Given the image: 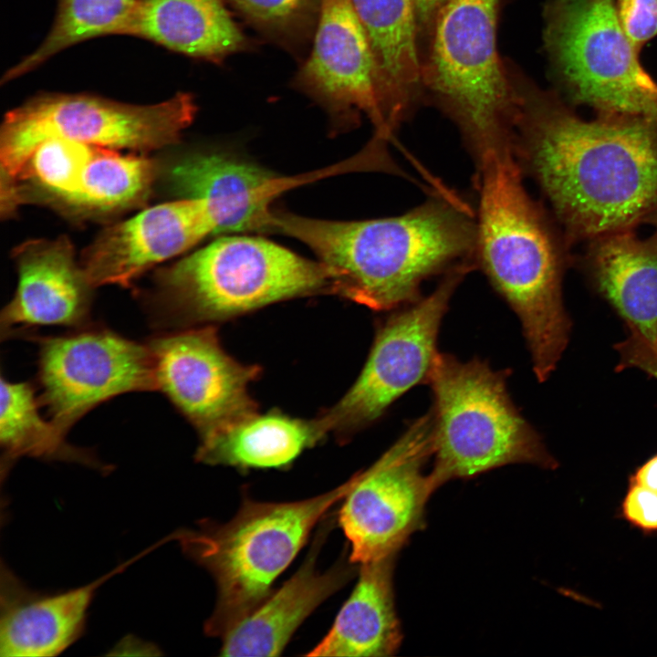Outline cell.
<instances>
[{"mask_svg":"<svg viewBox=\"0 0 657 657\" xmlns=\"http://www.w3.org/2000/svg\"><path fill=\"white\" fill-rule=\"evenodd\" d=\"M575 263L592 288L622 319L629 332L657 346V232L639 237L634 229L587 242Z\"/></svg>","mask_w":657,"mask_h":657,"instance_id":"cell-18","label":"cell"},{"mask_svg":"<svg viewBox=\"0 0 657 657\" xmlns=\"http://www.w3.org/2000/svg\"><path fill=\"white\" fill-rule=\"evenodd\" d=\"M193 97L178 93L151 105H132L90 95L49 94L7 112L1 127L2 171L15 178L36 148L66 138L110 149L153 150L176 142L193 122Z\"/></svg>","mask_w":657,"mask_h":657,"instance_id":"cell-9","label":"cell"},{"mask_svg":"<svg viewBox=\"0 0 657 657\" xmlns=\"http://www.w3.org/2000/svg\"><path fill=\"white\" fill-rule=\"evenodd\" d=\"M250 19L267 26H281L292 21L308 0H231Z\"/></svg>","mask_w":657,"mask_h":657,"instance_id":"cell-31","label":"cell"},{"mask_svg":"<svg viewBox=\"0 0 657 657\" xmlns=\"http://www.w3.org/2000/svg\"><path fill=\"white\" fill-rule=\"evenodd\" d=\"M324 291L332 282L321 262L263 237L227 235L161 273L151 315L159 326H188Z\"/></svg>","mask_w":657,"mask_h":657,"instance_id":"cell-5","label":"cell"},{"mask_svg":"<svg viewBox=\"0 0 657 657\" xmlns=\"http://www.w3.org/2000/svg\"><path fill=\"white\" fill-rule=\"evenodd\" d=\"M630 482L657 492V454L634 471L630 476Z\"/></svg>","mask_w":657,"mask_h":657,"instance_id":"cell-33","label":"cell"},{"mask_svg":"<svg viewBox=\"0 0 657 657\" xmlns=\"http://www.w3.org/2000/svg\"><path fill=\"white\" fill-rule=\"evenodd\" d=\"M507 375L479 359L438 354L427 380L433 396L430 475L435 488L510 464L557 468L540 435L514 405Z\"/></svg>","mask_w":657,"mask_h":657,"instance_id":"cell-7","label":"cell"},{"mask_svg":"<svg viewBox=\"0 0 657 657\" xmlns=\"http://www.w3.org/2000/svg\"><path fill=\"white\" fill-rule=\"evenodd\" d=\"M148 346L157 390L194 425L201 438L256 412L248 385L258 368L228 356L213 328L167 332Z\"/></svg>","mask_w":657,"mask_h":657,"instance_id":"cell-13","label":"cell"},{"mask_svg":"<svg viewBox=\"0 0 657 657\" xmlns=\"http://www.w3.org/2000/svg\"><path fill=\"white\" fill-rule=\"evenodd\" d=\"M217 224L203 198H182L150 207L115 224L88 248L82 269L90 285L130 286L152 266L180 255Z\"/></svg>","mask_w":657,"mask_h":657,"instance_id":"cell-15","label":"cell"},{"mask_svg":"<svg viewBox=\"0 0 657 657\" xmlns=\"http://www.w3.org/2000/svg\"><path fill=\"white\" fill-rule=\"evenodd\" d=\"M153 173L152 162L145 158L94 146L73 204L97 209L131 204L146 193Z\"/></svg>","mask_w":657,"mask_h":657,"instance_id":"cell-27","label":"cell"},{"mask_svg":"<svg viewBox=\"0 0 657 657\" xmlns=\"http://www.w3.org/2000/svg\"><path fill=\"white\" fill-rule=\"evenodd\" d=\"M513 151L476 164L475 266L516 314L539 381L566 349L571 319L562 297L571 245L554 216L527 191Z\"/></svg>","mask_w":657,"mask_h":657,"instance_id":"cell-3","label":"cell"},{"mask_svg":"<svg viewBox=\"0 0 657 657\" xmlns=\"http://www.w3.org/2000/svg\"><path fill=\"white\" fill-rule=\"evenodd\" d=\"M323 533L298 570L221 637L222 656L279 655L305 619L349 579L351 562L339 561L322 573L316 568Z\"/></svg>","mask_w":657,"mask_h":657,"instance_id":"cell-20","label":"cell"},{"mask_svg":"<svg viewBox=\"0 0 657 657\" xmlns=\"http://www.w3.org/2000/svg\"><path fill=\"white\" fill-rule=\"evenodd\" d=\"M57 593L29 589L9 569L2 570L0 655L49 657L60 654L82 634L96 589L110 576Z\"/></svg>","mask_w":657,"mask_h":657,"instance_id":"cell-19","label":"cell"},{"mask_svg":"<svg viewBox=\"0 0 657 657\" xmlns=\"http://www.w3.org/2000/svg\"><path fill=\"white\" fill-rule=\"evenodd\" d=\"M93 148L70 139L51 138L36 148L25 170L50 193L73 203Z\"/></svg>","mask_w":657,"mask_h":657,"instance_id":"cell-28","label":"cell"},{"mask_svg":"<svg viewBox=\"0 0 657 657\" xmlns=\"http://www.w3.org/2000/svg\"><path fill=\"white\" fill-rule=\"evenodd\" d=\"M0 443L2 462L9 466L20 457L63 460L105 471L92 452L67 443L66 433L40 415L34 390L27 382L1 378Z\"/></svg>","mask_w":657,"mask_h":657,"instance_id":"cell-25","label":"cell"},{"mask_svg":"<svg viewBox=\"0 0 657 657\" xmlns=\"http://www.w3.org/2000/svg\"><path fill=\"white\" fill-rule=\"evenodd\" d=\"M621 516L645 534H657V492L630 482L620 506Z\"/></svg>","mask_w":657,"mask_h":657,"instance_id":"cell-30","label":"cell"},{"mask_svg":"<svg viewBox=\"0 0 657 657\" xmlns=\"http://www.w3.org/2000/svg\"><path fill=\"white\" fill-rule=\"evenodd\" d=\"M370 41L389 126L423 101L422 54L412 0H351Z\"/></svg>","mask_w":657,"mask_h":657,"instance_id":"cell-21","label":"cell"},{"mask_svg":"<svg viewBox=\"0 0 657 657\" xmlns=\"http://www.w3.org/2000/svg\"><path fill=\"white\" fill-rule=\"evenodd\" d=\"M323 437L317 420L256 412L202 438L196 459L240 469L286 467Z\"/></svg>","mask_w":657,"mask_h":657,"instance_id":"cell-24","label":"cell"},{"mask_svg":"<svg viewBox=\"0 0 657 657\" xmlns=\"http://www.w3.org/2000/svg\"><path fill=\"white\" fill-rule=\"evenodd\" d=\"M334 174V169L283 176L225 153H193L169 170L172 188L183 198H203L210 204L217 234L269 233L270 205L280 194Z\"/></svg>","mask_w":657,"mask_h":657,"instance_id":"cell-16","label":"cell"},{"mask_svg":"<svg viewBox=\"0 0 657 657\" xmlns=\"http://www.w3.org/2000/svg\"><path fill=\"white\" fill-rule=\"evenodd\" d=\"M394 557L360 564L358 583L330 630L305 655L382 657L399 649L402 635L394 604Z\"/></svg>","mask_w":657,"mask_h":657,"instance_id":"cell-22","label":"cell"},{"mask_svg":"<svg viewBox=\"0 0 657 657\" xmlns=\"http://www.w3.org/2000/svg\"><path fill=\"white\" fill-rule=\"evenodd\" d=\"M474 269L472 264L453 267L431 294L402 307L381 323L355 383L317 420L324 436L367 426L406 391L428 380L439 354L437 339L450 299Z\"/></svg>","mask_w":657,"mask_h":657,"instance_id":"cell-10","label":"cell"},{"mask_svg":"<svg viewBox=\"0 0 657 657\" xmlns=\"http://www.w3.org/2000/svg\"><path fill=\"white\" fill-rule=\"evenodd\" d=\"M644 224H649L656 229L657 232V206L645 219Z\"/></svg>","mask_w":657,"mask_h":657,"instance_id":"cell-34","label":"cell"},{"mask_svg":"<svg viewBox=\"0 0 657 657\" xmlns=\"http://www.w3.org/2000/svg\"><path fill=\"white\" fill-rule=\"evenodd\" d=\"M320 7L300 84L339 117L350 121L365 115L374 134L389 140L393 133L381 100L373 50L351 0H321Z\"/></svg>","mask_w":657,"mask_h":657,"instance_id":"cell-14","label":"cell"},{"mask_svg":"<svg viewBox=\"0 0 657 657\" xmlns=\"http://www.w3.org/2000/svg\"><path fill=\"white\" fill-rule=\"evenodd\" d=\"M139 0H60L52 28L41 45L8 69V82L36 68L78 42L109 34L124 35Z\"/></svg>","mask_w":657,"mask_h":657,"instance_id":"cell-26","label":"cell"},{"mask_svg":"<svg viewBox=\"0 0 657 657\" xmlns=\"http://www.w3.org/2000/svg\"><path fill=\"white\" fill-rule=\"evenodd\" d=\"M124 35L211 60L244 44L243 34L221 0H139Z\"/></svg>","mask_w":657,"mask_h":657,"instance_id":"cell-23","label":"cell"},{"mask_svg":"<svg viewBox=\"0 0 657 657\" xmlns=\"http://www.w3.org/2000/svg\"><path fill=\"white\" fill-rule=\"evenodd\" d=\"M356 474L324 494L295 502L245 498L226 523L203 520L195 529L174 534L183 553L210 572L217 588L204 631L222 637L273 590L321 518L344 499Z\"/></svg>","mask_w":657,"mask_h":657,"instance_id":"cell-4","label":"cell"},{"mask_svg":"<svg viewBox=\"0 0 657 657\" xmlns=\"http://www.w3.org/2000/svg\"><path fill=\"white\" fill-rule=\"evenodd\" d=\"M543 41L556 90L570 105L657 117V82L624 34L615 0H548Z\"/></svg>","mask_w":657,"mask_h":657,"instance_id":"cell-8","label":"cell"},{"mask_svg":"<svg viewBox=\"0 0 657 657\" xmlns=\"http://www.w3.org/2000/svg\"><path fill=\"white\" fill-rule=\"evenodd\" d=\"M620 26L637 52L657 36V0H615Z\"/></svg>","mask_w":657,"mask_h":657,"instance_id":"cell-29","label":"cell"},{"mask_svg":"<svg viewBox=\"0 0 657 657\" xmlns=\"http://www.w3.org/2000/svg\"><path fill=\"white\" fill-rule=\"evenodd\" d=\"M433 454L430 412L411 422L371 466L356 474L338 516L350 544L351 563L396 555L423 526L426 502L436 489L430 473H424Z\"/></svg>","mask_w":657,"mask_h":657,"instance_id":"cell-11","label":"cell"},{"mask_svg":"<svg viewBox=\"0 0 657 657\" xmlns=\"http://www.w3.org/2000/svg\"><path fill=\"white\" fill-rule=\"evenodd\" d=\"M15 256L18 283L1 313L3 338L38 326L87 323L93 287L66 238L29 241Z\"/></svg>","mask_w":657,"mask_h":657,"instance_id":"cell-17","label":"cell"},{"mask_svg":"<svg viewBox=\"0 0 657 657\" xmlns=\"http://www.w3.org/2000/svg\"><path fill=\"white\" fill-rule=\"evenodd\" d=\"M41 401L65 433L99 404L130 391L157 390L149 346L106 328L39 339Z\"/></svg>","mask_w":657,"mask_h":657,"instance_id":"cell-12","label":"cell"},{"mask_svg":"<svg viewBox=\"0 0 657 657\" xmlns=\"http://www.w3.org/2000/svg\"><path fill=\"white\" fill-rule=\"evenodd\" d=\"M449 1L412 0L420 47L423 39L428 38L438 14Z\"/></svg>","mask_w":657,"mask_h":657,"instance_id":"cell-32","label":"cell"},{"mask_svg":"<svg viewBox=\"0 0 657 657\" xmlns=\"http://www.w3.org/2000/svg\"><path fill=\"white\" fill-rule=\"evenodd\" d=\"M269 233L306 245L328 267L333 293L380 311L419 299L433 276L475 266V210L444 187L391 217L335 221L273 210Z\"/></svg>","mask_w":657,"mask_h":657,"instance_id":"cell-2","label":"cell"},{"mask_svg":"<svg viewBox=\"0 0 657 657\" xmlns=\"http://www.w3.org/2000/svg\"><path fill=\"white\" fill-rule=\"evenodd\" d=\"M516 110L512 149L570 245L644 223L657 206V117L579 116L506 59Z\"/></svg>","mask_w":657,"mask_h":657,"instance_id":"cell-1","label":"cell"},{"mask_svg":"<svg viewBox=\"0 0 657 657\" xmlns=\"http://www.w3.org/2000/svg\"><path fill=\"white\" fill-rule=\"evenodd\" d=\"M500 0H450L422 56L423 102L460 130L475 164L512 149L516 97L497 48Z\"/></svg>","mask_w":657,"mask_h":657,"instance_id":"cell-6","label":"cell"}]
</instances>
